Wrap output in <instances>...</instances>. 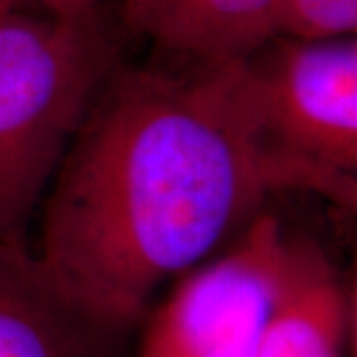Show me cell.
I'll return each instance as SVG.
<instances>
[{"instance_id": "5b68a950", "label": "cell", "mask_w": 357, "mask_h": 357, "mask_svg": "<svg viewBox=\"0 0 357 357\" xmlns=\"http://www.w3.org/2000/svg\"><path fill=\"white\" fill-rule=\"evenodd\" d=\"M121 333L72 300L32 244L0 241V357H114Z\"/></svg>"}, {"instance_id": "3957f363", "label": "cell", "mask_w": 357, "mask_h": 357, "mask_svg": "<svg viewBox=\"0 0 357 357\" xmlns=\"http://www.w3.org/2000/svg\"><path fill=\"white\" fill-rule=\"evenodd\" d=\"M234 66L244 103L274 147L356 178V36L278 34L250 56L236 58Z\"/></svg>"}, {"instance_id": "8992f818", "label": "cell", "mask_w": 357, "mask_h": 357, "mask_svg": "<svg viewBox=\"0 0 357 357\" xmlns=\"http://www.w3.org/2000/svg\"><path fill=\"white\" fill-rule=\"evenodd\" d=\"M121 22L185 62L246 58L284 34L282 0H121Z\"/></svg>"}, {"instance_id": "30bf717a", "label": "cell", "mask_w": 357, "mask_h": 357, "mask_svg": "<svg viewBox=\"0 0 357 357\" xmlns=\"http://www.w3.org/2000/svg\"><path fill=\"white\" fill-rule=\"evenodd\" d=\"M10 10H20V6L14 0H0V14L10 13Z\"/></svg>"}, {"instance_id": "7a4b0ae2", "label": "cell", "mask_w": 357, "mask_h": 357, "mask_svg": "<svg viewBox=\"0 0 357 357\" xmlns=\"http://www.w3.org/2000/svg\"><path fill=\"white\" fill-rule=\"evenodd\" d=\"M119 46L98 13L0 14V241L30 243V225Z\"/></svg>"}, {"instance_id": "52a82bcc", "label": "cell", "mask_w": 357, "mask_h": 357, "mask_svg": "<svg viewBox=\"0 0 357 357\" xmlns=\"http://www.w3.org/2000/svg\"><path fill=\"white\" fill-rule=\"evenodd\" d=\"M354 296L316 244L292 238V260L256 357H344Z\"/></svg>"}, {"instance_id": "9c48e42d", "label": "cell", "mask_w": 357, "mask_h": 357, "mask_svg": "<svg viewBox=\"0 0 357 357\" xmlns=\"http://www.w3.org/2000/svg\"><path fill=\"white\" fill-rule=\"evenodd\" d=\"M72 2H74L77 13L82 14L96 13L98 10V0H72Z\"/></svg>"}, {"instance_id": "6da1fadb", "label": "cell", "mask_w": 357, "mask_h": 357, "mask_svg": "<svg viewBox=\"0 0 357 357\" xmlns=\"http://www.w3.org/2000/svg\"><path fill=\"white\" fill-rule=\"evenodd\" d=\"M234 60L119 62L42 199L40 262L72 300L117 330L137 324L163 282L213 255L272 195L356 204V178L264 137Z\"/></svg>"}, {"instance_id": "ba28073f", "label": "cell", "mask_w": 357, "mask_h": 357, "mask_svg": "<svg viewBox=\"0 0 357 357\" xmlns=\"http://www.w3.org/2000/svg\"><path fill=\"white\" fill-rule=\"evenodd\" d=\"M282 28L307 40L356 36L357 0H282Z\"/></svg>"}, {"instance_id": "277c9868", "label": "cell", "mask_w": 357, "mask_h": 357, "mask_svg": "<svg viewBox=\"0 0 357 357\" xmlns=\"http://www.w3.org/2000/svg\"><path fill=\"white\" fill-rule=\"evenodd\" d=\"M292 260L280 220L256 215L225 255L187 274L149 319L135 357H256Z\"/></svg>"}]
</instances>
